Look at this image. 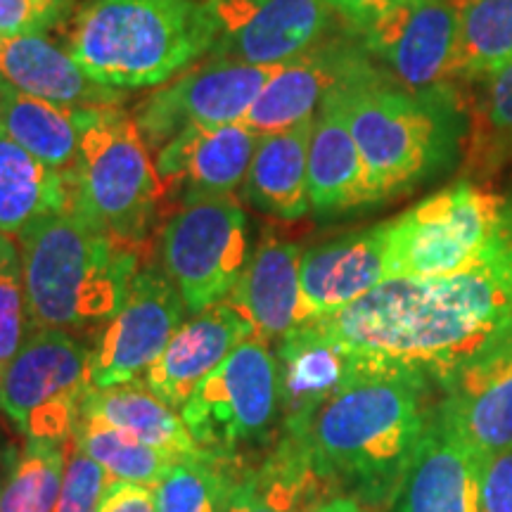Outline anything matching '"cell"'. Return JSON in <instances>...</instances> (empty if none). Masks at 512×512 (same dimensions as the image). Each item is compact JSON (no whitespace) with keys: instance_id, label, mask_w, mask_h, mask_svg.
<instances>
[{"instance_id":"obj_38","label":"cell","mask_w":512,"mask_h":512,"mask_svg":"<svg viewBox=\"0 0 512 512\" xmlns=\"http://www.w3.org/2000/svg\"><path fill=\"white\" fill-rule=\"evenodd\" d=\"M484 112L496 136L512 145V64L498 72L484 76Z\"/></svg>"},{"instance_id":"obj_29","label":"cell","mask_w":512,"mask_h":512,"mask_svg":"<svg viewBox=\"0 0 512 512\" xmlns=\"http://www.w3.org/2000/svg\"><path fill=\"white\" fill-rule=\"evenodd\" d=\"M273 451L254 470V503L249 512H311L337 496L313 463L309 446L290 434H278Z\"/></svg>"},{"instance_id":"obj_30","label":"cell","mask_w":512,"mask_h":512,"mask_svg":"<svg viewBox=\"0 0 512 512\" xmlns=\"http://www.w3.org/2000/svg\"><path fill=\"white\" fill-rule=\"evenodd\" d=\"M512 64V0H463L458 76H489Z\"/></svg>"},{"instance_id":"obj_33","label":"cell","mask_w":512,"mask_h":512,"mask_svg":"<svg viewBox=\"0 0 512 512\" xmlns=\"http://www.w3.org/2000/svg\"><path fill=\"white\" fill-rule=\"evenodd\" d=\"M245 472L238 460H178L155 486L157 512H216Z\"/></svg>"},{"instance_id":"obj_6","label":"cell","mask_w":512,"mask_h":512,"mask_svg":"<svg viewBox=\"0 0 512 512\" xmlns=\"http://www.w3.org/2000/svg\"><path fill=\"white\" fill-rule=\"evenodd\" d=\"M67 178L76 211L124 245H143L164 190L131 114L119 105L91 107Z\"/></svg>"},{"instance_id":"obj_28","label":"cell","mask_w":512,"mask_h":512,"mask_svg":"<svg viewBox=\"0 0 512 512\" xmlns=\"http://www.w3.org/2000/svg\"><path fill=\"white\" fill-rule=\"evenodd\" d=\"M64 171L43 164L0 128V233L17 235L41 216L69 207Z\"/></svg>"},{"instance_id":"obj_5","label":"cell","mask_w":512,"mask_h":512,"mask_svg":"<svg viewBox=\"0 0 512 512\" xmlns=\"http://www.w3.org/2000/svg\"><path fill=\"white\" fill-rule=\"evenodd\" d=\"M366 169L370 204L427 176L448 147V128L430 95L382 81L361 57L332 88Z\"/></svg>"},{"instance_id":"obj_19","label":"cell","mask_w":512,"mask_h":512,"mask_svg":"<svg viewBox=\"0 0 512 512\" xmlns=\"http://www.w3.org/2000/svg\"><path fill=\"white\" fill-rule=\"evenodd\" d=\"M249 337H254V330L238 309L228 302L209 306L176 330L147 370L145 384L181 413L192 392Z\"/></svg>"},{"instance_id":"obj_8","label":"cell","mask_w":512,"mask_h":512,"mask_svg":"<svg viewBox=\"0 0 512 512\" xmlns=\"http://www.w3.org/2000/svg\"><path fill=\"white\" fill-rule=\"evenodd\" d=\"M190 437L204 453L238 460L280 430V375L271 344L249 337L192 392L181 408Z\"/></svg>"},{"instance_id":"obj_24","label":"cell","mask_w":512,"mask_h":512,"mask_svg":"<svg viewBox=\"0 0 512 512\" xmlns=\"http://www.w3.org/2000/svg\"><path fill=\"white\" fill-rule=\"evenodd\" d=\"M309 202L330 216L370 204L366 169L335 91L325 95L309 145Z\"/></svg>"},{"instance_id":"obj_16","label":"cell","mask_w":512,"mask_h":512,"mask_svg":"<svg viewBox=\"0 0 512 512\" xmlns=\"http://www.w3.org/2000/svg\"><path fill=\"white\" fill-rule=\"evenodd\" d=\"M259 140L242 121L185 128L157 152L162 190L181 192L185 202L235 195L245 185Z\"/></svg>"},{"instance_id":"obj_13","label":"cell","mask_w":512,"mask_h":512,"mask_svg":"<svg viewBox=\"0 0 512 512\" xmlns=\"http://www.w3.org/2000/svg\"><path fill=\"white\" fill-rule=\"evenodd\" d=\"M460 10L463 0H415L377 17L358 34L406 91L432 95L458 76Z\"/></svg>"},{"instance_id":"obj_31","label":"cell","mask_w":512,"mask_h":512,"mask_svg":"<svg viewBox=\"0 0 512 512\" xmlns=\"http://www.w3.org/2000/svg\"><path fill=\"white\" fill-rule=\"evenodd\" d=\"M67 441L27 439L8 479L0 484V512H55L67 463Z\"/></svg>"},{"instance_id":"obj_2","label":"cell","mask_w":512,"mask_h":512,"mask_svg":"<svg viewBox=\"0 0 512 512\" xmlns=\"http://www.w3.org/2000/svg\"><path fill=\"white\" fill-rule=\"evenodd\" d=\"M432 387L418 368L363 354L354 377L297 439L335 494L356 498L366 510L387 508L437 408Z\"/></svg>"},{"instance_id":"obj_41","label":"cell","mask_w":512,"mask_h":512,"mask_svg":"<svg viewBox=\"0 0 512 512\" xmlns=\"http://www.w3.org/2000/svg\"><path fill=\"white\" fill-rule=\"evenodd\" d=\"M254 503V470H247L216 512H249Z\"/></svg>"},{"instance_id":"obj_14","label":"cell","mask_w":512,"mask_h":512,"mask_svg":"<svg viewBox=\"0 0 512 512\" xmlns=\"http://www.w3.org/2000/svg\"><path fill=\"white\" fill-rule=\"evenodd\" d=\"M214 10V60L280 64L311 53L330 27L325 0H209Z\"/></svg>"},{"instance_id":"obj_34","label":"cell","mask_w":512,"mask_h":512,"mask_svg":"<svg viewBox=\"0 0 512 512\" xmlns=\"http://www.w3.org/2000/svg\"><path fill=\"white\" fill-rule=\"evenodd\" d=\"M29 335L27 294L19 245L0 233V375Z\"/></svg>"},{"instance_id":"obj_11","label":"cell","mask_w":512,"mask_h":512,"mask_svg":"<svg viewBox=\"0 0 512 512\" xmlns=\"http://www.w3.org/2000/svg\"><path fill=\"white\" fill-rule=\"evenodd\" d=\"M278 64H245L209 57L138 105L136 126L147 147H162L190 126L238 124L264 91Z\"/></svg>"},{"instance_id":"obj_3","label":"cell","mask_w":512,"mask_h":512,"mask_svg":"<svg viewBox=\"0 0 512 512\" xmlns=\"http://www.w3.org/2000/svg\"><path fill=\"white\" fill-rule=\"evenodd\" d=\"M31 330H102L140 273L138 247L124 245L72 204L17 235Z\"/></svg>"},{"instance_id":"obj_25","label":"cell","mask_w":512,"mask_h":512,"mask_svg":"<svg viewBox=\"0 0 512 512\" xmlns=\"http://www.w3.org/2000/svg\"><path fill=\"white\" fill-rule=\"evenodd\" d=\"M313 121L261 136L249 174L245 197L256 209L280 221H297L311 211L309 202V145Z\"/></svg>"},{"instance_id":"obj_4","label":"cell","mask_w":512,"mask_h":512,"mask_svg":"<svg viewBox=\"0 0 512 512\" xmlns=\"http://www.w3.org/2000/svg\"><path fill=\"white\" fill-rule=\"evenodd\" d=\"M219 27L209 0H88L67 53L100 86L169 83L211 53Z\"/></svg>"},{"instance_id":"obj_9","label":"cell","mask_w":512,"mask_h":512,"mask_svg":"<svg viewBox=\"0 0 512 512\" xmlns=\"http://www.w3.org/2000/svg\"><path fill=\"white\" fill-rule=\"evenodd\" d=\"M91 389V347L81 335L31 330L0 375V411L27 439L67 441Z\"/></svg>"},{"instance_id":"obj_42","label":"cell","mask_w":512,"mask_h":512,"mask_svg":"<svg viewBox=\"0 0 512 512\" xmlns=\"http://www.w3.org/2000/svg\"><path fill=\"white\" fill-rule=\"evenodd\" d=\"M311 512H366V508H363L356 498L337 494V496H330L328 501L316 505Z\"/></svg>"},{"instance_id":"obj_23","label":"cell","mask_w":512,"mask_h":512,"mask_svg":"<svg viewBox=\"0 0 512 512\" xmlns=\"http://www.w3.org/2000/svg\"><path fill=\"white\" fill-rule=\"evenodd\" d=\"M0 81L64 105H117L121 91L100 86L43 34H0Z\"/></svg>"},{"instance_id":"obj_7","label":"cell","mask_w":512,"mask_h":512,"mask_svg":"<svg viewBox=\"0 0 512 512\" xmlns=\"http://www.w3.org/2000/svg\"><path fill=\"white\" fill-rule=\"evenodd\" d=\"M384 226L392 278H441L470 271L508 247L512 207L498 192L460 181Z\"/></svg>"},{"instance_id":"obj_17","label":"cell","mask_w":512,"mask_h":512,"mask_svg":"<svg viewBox=\"0 0 512 512\" xmlns=\"http://www.w3.org/2000/svg\"><path fill=\"white\" fill-rule=\"evenodd\" d=\"M482 458L460 437L441 401L415 448L394 512H482Z\"/></svg>"},{"instance_id":"obj_10","label":"cell","mask_w":512,"mask_h":512,"mask_svg":"<svg viewBox=\"0 0 512 512\" xmlns=\"http://www.w3.org/2000/svg\"><path fill=\"white\" fill-rule=\"evenodd\" d=\"M247 214L238 197L185 202L159 238L162 271L190 313L226 302L249 259Z\"/></svg>"},{"instance_id":"obj_20","label":"cell","mask_w":512,"mask_h":512,"mask_svg":"<svg viewBox=\"0 0 512 512\" xmlns=\"http://www.w3.org/2000/svg\"><path fill=\"white\" fill-rule=\"evenodd\" d=\"M439 401L482 460L512 448V337L467 363Z\"/></svg>"},{"instance_id":"obj_39","label":"cell","mask_w":512,"mask_h":512,"mask_svg":"<svg viewBox=\"0 0 512 512\" xmlns=\"http://www.w3.org/2000/svg\"><path fill=\"white\" fill-rule=\"evenodd\" d=\"M98 512H157V496L152 486L112 479L107 484Z\"/></svg>"},{"instance_id":"obj_15","label":"cell","mask_w":512,"mask_h":512,"mask_svg":"<svg viewBox=\"0 0 512 512\" xmlns=\"http://www.w3.org/2000/svg\"><path fill=\"white\" fill-rule=\"evenodd\" d=\"M280 434L302 437L320 411L361 366L358 354L313 318L280 339Z\"/></svg>"},{"instance_id":"obj_21","label":"cell","mask_w":512,"mask_h":512,"mask_svg":"<svg viewBox=\"0 0 512 512\" xmlns=\"http://www.w3.org/2000/svg\"><path fill=\"white\" fill-rule=\"evenodd\" d=\"M389 278L384 223L339 235L302 254V290L313 318L347 309Z\"/></svg>"},{"instance_id":"obj_37","label":"cell","mask_w":512,"mask_h":512,"mask_svg":"<svg viewBox=\"0 0 512 512\" xmlns=\"http://www.w3.org/2000/svg\"><path fill=\"white\" fill-rule=\"evenodd\" d=\"M479 501L482 512H512V448L482 460Z\"/></svg>"},{"instance_id":"obj_18","label":"cell","mask_w":512,"mask_h":512,"mask_svg":"<svg viewBox=\"0 0 512 512\" xmlns=\"http://www.w3.org/2000/svg\"><path fill=\"white\" fill-rule=\"evenodd\" d=\"M302 254L297 242L264 235L226 297L252 325L254 337L268 344L313 320L302 290Z\"/></svg>"},{"instance_id":"obj_35","label":"cell","mask_w":512,"mask_h":512,"mask_svg":"<svg viewBox=\"0 0 512 512\" xmlns=\"http://www.w3.org/2000/svg\"><path fill=\"white\" fill-rule=\"evenodd\" d=\"M110 482L112 479L105 467L69 437L67 463H64L62 489L55 512H98Z\"/></svg>"},{"instance_id":"obj_12","label":"cell","mask_w":512,"mask_h":512,"mask_svg":"<svg viewBox=\"0 0 512 512\" xmlns=\"http://www.w3.org/2000/svg\"><path fill=\"white\" fill-rule=\"evenodd\" d=\"M183 297L164 271L145 268L91 347V387L140 382L185 323Z\"/></svg>"},{"instance_id":"obj_40","label":"cell","mask_w":512,"mask_h":512,"mask_svg":"<svg viewBox=\"0 0 512 512\" xmlns=\"http://www.w3.org/2000/svg\"><path fill=\"white\" fill-rule=\"evenodd\" d=\"M415 3V0H325V5L332 10V15H339L351 29L361 31L377 17L387 15L401 5Z\"/></svg>"},{"instance_id":"obj_32","label":"cell","mask_w":512,"mask_h":512,"mask_svg":"<svg viewBox=\"0 0 512 512\" xmlns=\"http://www.w3.org/2000/svg\"><path fill=\"white\" fill-rule=\"evenodd\" d=\"M72 439L88 456L98 460L112 479H124V482L155 489L174 465V460L157 453L155 448L140 444L131 434L88 413H81Z\"/></svg>"},{"instance_id":"obj_22","label":"cell","mask_w":512,"mask_h":512,"mask_svg":"<svg viewBox=\"0 0 512 512\" xmlns=\"http://www.w3.org/2000/svg\"><path fill=\"white\" fill-rule=\"evenodd\" d=\"M356 60L358 55L344 50L313 48L311 53L280 62L242 124L259 136H268L316 117L320 102L347 76Z\"/></svg>"},{"instance_id":"obj_36","label":"cell","mask_w":512,"mask_h":512,"mask_svg":"<svg viewBox=\"0 0 512 512\" xmlns=\"http://www.w3.org/2000/svg\"><path fill=\"white\" fill-rule=\"evenodd\" d=\"M69 0H0V34H43L60 22Z\"/></svg>"},{"instance_id":"obj_26","label":"cell","mask_w":512,"mask_h":512,"mask_svg":"<svg viewBox=\"0 0 512 512\" xmlns=\"http://www.w3.org/2000/svg\"><path fill=\"white\" fill-rule=\"evenodd\" d=\"M110 422L121 432L131 434L140 444L155 448L174 463L188 458L209 456L190 437L181 413L159 399L145 382L119 384L110 389H91L83 411Z\"/></svg>"},{"instance_id":"obj_1","label":"cell","mask_w":512,"mask_h":512,"mask_svg":"<svg viewBox=\"0 0 512 512\" xmlns=\"http://www.w3.org/2000/svg\"><path fill=\"white\" fill-rule=\"evenodd\" d=\"M320 323L358 354L418 368L444 389L512 337V242L470 271L387 280Z\"/></svg>"},{"instance_id":"obj_27","label":"cell","mask_w":512,"mask_h":512,"mask_svg":"<svg viewBox=\"0 0 512 512\" xmlns=\"http://www.w3.org/2000/svg\"><path fill=\"white\" fill-rule=\"evenodd\" d=\"M95 105H64L0 81V128L43 164L67 174L79 155L81 128Z\"/></svg>"}]
</instances>
